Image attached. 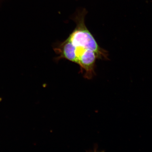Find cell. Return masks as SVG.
<instances>
[{"label":"cell","instance_id":"obj_1","mask_svg":"<svg viewBox=\"0 0 152 152\" xmlns=\"http://www.w3.org/2000/svg\"><path fill=\"white\" fill-rule=\"evenodd\" d=\"M85 10L79 11L73 19L76 24V27L67 39L75 48L90 49L96 53L98 59L107 60V51L101 48L97 43L85 23Z\"/></svg>","mask_w":152,"mask_h":152}]
</instances>
